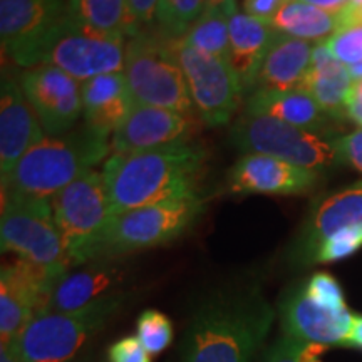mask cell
<instances>
[{"mask_svg":"<svg viewBox=\"0 0 362 362\" xmlns=\"http://www.w3.org/2000/svg\"><path fill=\"white\" fill-rule=\"evenodd\" d=\"M274 322L275 309L257 280L221 285L193 312L180 362H252Z\"/></svg>","mask_w":362,"mask_h":362,"instance_id":"1","label":"cell"},{"mask_svg":"<svg viewBox=\"0 0 362 362\" xmlns=\"http://www.w3.org/2000/svg\"><path fill=\"white\" fill-rule=\"evenodd\" d=\"M206 151L189 141L139 153H112L103 176L112 215L156 203L198 197Z\"/></svg>","mask_w":362,"mask_h":362,"instance_id":"2","label":"cell"},{"mask_svg":"<svg viewBox=\"0 0 362 362\" xmlns=\"http://www.w3.org/2000/svg\"><path fill=\"white\" fill-rule=\"evenodd\" d=\"M110 136L86 123L66 134L45 136L2 180V193L51 200L110 156Z\"/></svg>","mask_w":362,"mask_h":362,"instance_id":"3","label":"cell"},{"mask_svg":"<svg viewBox=\"0 0 362 362\" xmlns=\"http://www.w3.org/2000/svg\"><path fill=\"white\" fill-rule=\"evenodd\" d=\"M277 314L284 336L329 347H346L354 314L341 284L327 272H317L280 297Z\"/></svg>","mask_w":362,"mask_h":362,"instance_id":"4","label":"cell"},{"mask_svg":"<svg viewBox=\"0 0 362 362\" xmlns=\"http://www.w3.org/2000/svg\"><path fill=\"white\" fill-rule=\"evenodd\" d=\"M362 248V181L319 200L288 248L293 267L334 264Z\"/></svg>","mask_w":362,"mask_h":362,"instance_id":"5","label":"cell"},{"mask_svg":"<svg viewBox=\"0 0 362 362\" xmlns=\"http://www.w3.org/2000/svg\"><path fill=\"white\" fill-rule=\"evenodd\" d=\"M124 302L117 292L76 312H42L12 344L24 362H72Z\"/></svg>","mask_w":362,"mask_h":362,"instance_id":"6","label":"cell"},{"mask_svg":"<svg viewBox=\"0 0 362 362\" xmlns=\"http://www.w3.org/2000/svg\"><path fill=\"white\" fill-rule=\"evenodd\" d=\"M123 74L134 104L189 112L193 107L183 71L173 52V40L156 27L128 39Z\"/></svg>","mask_w":362,"mask_h":362,"instance_id":"7","label":"cell"},{"mask_svg":"<svg viewBox=\"0 0 362 362\" xmlns=\"http://www.w3.org/2000/svg\"><path fill=\"white\" fill-rule=\"evenodd\" d=\"M205 211L200 197L180 198L112 215L93 262L168 245L185 235Z\"/></svg>","mask_w":362,"mask_h":362,"instance_id":"8","label":"cell"},{"mask_svg":"<svg viewBox=\"0 0 362 362\" xmlns=\"http://www.w3.org/2000/svg\"><path fill=\"white\" fill-rule=\"evenodd\" d=\"M230 136L243 155L274 156L320 175L341 165L336 136L297 128L270 116L243 112Z\"/></svg>","mask_w":362,"mask_h":362,"instance_id":"9","label":"cell"},{"mask_svg":"<svg viewBox=\"0 0 362 362\" xmlns=\"http://www.w3.org/2000/svg\"><path fill=\"white\" fill-rule=\"evenodd\" d=\"M0 243L4 252H12L57 275L71 269L64 242L54 220L51 200L2 193Z\"/></svg>","mask_w":362,"mask_h":362,"instance_id":"10","label":"cell"},{"mask_svg":"<svg viewBox=\"0 0 362 362\" xmlns=\"http://www.w3.org/2000/svg\"><path fill=\"white\" fill-rule=\"evenodd\" d=\"M52 214L71 265L93 262L112 218L103 173L90 170L51 198Z\"/></svg>","mask_w":362,"mask_h":362,"instance_id":"11","label":"cell"},{"mask_svg":"<svg viewBox=\"0 0 362 362\" xmlns=\"http://www.w3.org/2000/svg\"><path fill=\"white\" fill-rule=\"evenodd\" d=\"M173 52L200 119L214 128L228 124L245 96L232 64L198 51L183 39L173 40Z\"/></svg>","mask_w":362,"mask_h":362,"instance_id":"12","label":"cell"},{"mask_svg":"<svg viewBox=\"0 0 362 362\" xmlns=\"http://www.w3.org/2000/svg\"><path fill=\"white\" fill-rule=\"evenodd\" d=\"M126 42L86 29L66 17L40 51L37 66L57 67L83 84L98 76L123 72Z\"/></svg>","mask_w":362,"mask_h":362,"instance_id":"13","label":"cell"},{"mask_svg":"<svg viewBox=\"0 0 362 362\" xmlns=\"http://www.w3.org/2000/svg\"><path fill=\"white\" fill-rule=\"evenodd\" d=\"M67 0H0L4 54L22 67L37 66L39 54L66 19Z\"/></svg>","mask_w":362,"mask_h":362,"instance_id":"14","label":"cell"},{"mask_svg":"<svg viewBox=\"0 0 362 362\" xmlns=\"http://www.w3.org/2000/svg\"><path fill=\"white\" fill-rule=\"evenodd\" d=\"M64 275L52 274L25 260H16L0 272V339L11 344L35 315L42 314L51 293Z\"/></svg>","mask_w":362,"mask_h":362,"instance_id":"15","label":"cell"},{"mask_svg":"<svg viewBox=\"0 0 362 362\" xmlns=\"http://www.w3.org/2000/svg\"><path fill=\"white\" fill-rule=\"evenodd\" d=\"M21 86L45 136H61L76 128L83 116L79 81L57 67L39 64L22 72Z\"/></svg>","mask_w":362,"mask_h":362,"instance_id":"16","label":"cell"},{"mask_svg":"<svg viewBox=\"0 0 362 362\" xmlns=\"http://www.w3.org/2000/svg\"><path fill=\"white\" fill-rule=\"evenodd\" d=\"M189 112L134 104L124 123L112 133L115 153H139L189 141L193 133Z\"/></svg>","mask_w":362,"mask_h":362,"instance_id":"17","label":"cell"},{"mask_svg":"<svg viewBox=\"0 0 362 362\" xmlns=\"http://www.w3.org/2000/svg\"><path fill=\"white\" fill-rule=\"evenodd\" d=\"M319 181L320 173L267 155H243L228 173L230 192L238 194H304Z\"/></svg>","mask_w":362,"mask_h":362,"instance_id":"18","label":"cell"},{"mask_svg":"<svg viewBox=\"0 0 362 362\" xmlns=\"http://www.w3.org/2000/svg\"><path fill=\"white\" fill-rule=\"evenodd\" d=\"M45 133L27 101L21 81L2 76L0 90V173L6 180L29 149L42 141Z\"/></svg>","mask_w":362,"mask_h":362,"instance_id":"19","label":"cell"},{"mask_svg":"<svg viewBox=\"0 0 362 362\" xmlns=\"http://www.w3.org/2000/svg\"><path fill=\"white\" fill-rule=\"evenodd\" d=\"M243 112L270 116L297 128L336 136L332 131L334 119L320 110L309 90L302 86L287 90H257L248 96Z\"/></svg>","mask_w":362,"mask_h":362,"instance_id":"20","label":"cell"},{"mask_svg":"<svg viewBox=\"0 0 362 362\" xmlns=\"http://www.w3.org/2000/svg\"><path fill=\"white\" fill-rule=\"evenodd\" d=\"M112 260H96L59 280L44 312H76L110 297L121 282V274Z\"/></svg>","mask_w":362,"mask_h":362,"instance_id":"21","label":"cell"},{"mask_svg":"<svg viewBox=\"0 0 362 362\" xmlns=\"http://www.w3.org/2000/svg\"><path fill=\"white\" fill-rule=\"evenodd\" d=\"M315 44L277 33L262 62L255 86L257 90H287L300 88L310 69Z\"/></svg>","mask_w":362,"mask_h":362,"instance_id":"22","label":"cell"},{"mask_svg":"<svg viewBox=\"0 0 362 362\" xmlns=\"http://www.w3.org/2000/svg\"><path fill=\"white\" fill-rule=\"evenodd\" d=\"M83 119L93 128L112 134L134 107V99L123 72H111L81 84Z\"/></svg>","mask_w":362,"mask_h":362,"instance_id":"23","label":"cell"},{"mask_svg":"<svg viewBox=\"0 0 362 362\" xmlns=\"http://www.w3.org/2000/svg\"><path fill=\"white\" fill-rule=\"evenodd\" d=\"M352 84L354 79L349 67L342 64L324 42L315 44L310 69L302 88L309 90L330 119L342 121L347 117V99L351 96Z\"/></svg>","mask_w":362,"mask_h":362,"instance_id":"24","label":"cell"},{"mask_svg":"<svg viewBox=\"0 0 362 362\" xmlns=\"http://www.w3.org/2000/svg\"><path fill=\"white\" fill-rule=\"evenodd\" d=\"M277 30L257 17L235 12L230 19V59L233 71L242 83L243 94H250L255 86L262 62Z\"/></svg>","mask_w":362,"mask_h":362,"instance_id":"25","label":"cell"},{"mask_svg":"<svg viewBox=\"0 0 362 362\" xmlns=\"http://www.w3.org/2000/svg\"><path fill=\"white\" fill-rule=\"evenodd\" d=\"M66 17L107 37L128 40L139 33L129 0H67Z\"/></svg>","mask_w":362,"mask_h":362,"instance_id":"26","label":"cell"},{"mask_svg":"<svg viewBox=\"0 0 362 362\" xmlns=\"http://www.w3.org/2000/svg\"><path fill=\"white\" fill-rule=\"evenodd\" d=\"M270 25L277 33L287 34L291 37L320 44L336 33L337 16L302 0H292L284 8H280L277 16L270 21Z\"/></svg>","mask_w":362,"mask_h":362,"instance_id":"27","label":"cell"},{"mask_svg":"<svg viewBox=\"0 0 362 362\" xmlns=\"http://www.w3.org/2000/svg\"><path fill=\"white\" fill-rule=\"evenodd\" d=\"M237 12L235 0H225L214 7H205L183 40L198 51L211 56L230 59V19Z\"/></svg>","mask_w":362,"mask_h":362,"instance_id":"28","label":"cell"},{"mask_svg":"<svg viewBox=\"0 0 362 362\" xmlns=\"http://www.w3.org/2000/svg\"><path fill=\"white\" fill-rule=\"evenodd\" d=\"M206 0H158L155 27L166 39L180 40L205 11Z\"/></svg>","mask_w":362,"mask_h":362,"instance_id":"29","label":"cell"},{"mask_svg":"<svg viewBox=\"0 0 362 362\" xmlns=\"http://www.w3.org/2000/svg\"><path fill=\"white\" fill-rule=\"evenodd\" d=\"M136 337L149 354L158 356L173 341V324L163 312L148 309L138 317Z\"/></svg>","mask_w":362,"mask_h":362,"instance_id":"30","label":"cell"},{"mask_svg":"<svg viewBox=\"0 0 362 362\" xmlns=\"http://www.w3.org/2000/svg\"><path fill=\"white\" fill-rule=\"evenodd\" d=\"M322 346L282 336L265 351L262 362H322Z\"/></svg>","mask_w":362,"mask_h":362,"instance_id":"31","label":"cell"},{"mask_svg":"<svg viewBox=\"0 0 362 362\" xmlns=\"http://www.w3.org/2000/svg\"><path fill=\"white\" fill-rule=\"evenodd\" d=\"M324 44L347 67L362 62V24L341 27Z\"/></svg>","mask_w":362,"mask_h":362,"instance_id":"32","label":"cell"},{"mask_svg":"<svg viewBox=\"0 0 362 362\" xmlns=\"http://www.w3.org/2000/svg\"><path fill=\"white\" fill-rule=\"evenodd\" d=\"M151 357L136 336L119 339L107 349V362H153Z\"/></svg>","mask_w":362,"mask_h":362,"instance_id":"33","label":"cell"},{"mask_svg":"<svg viewBox=\"0 0 362 362\" xmlns=\"http://www.w3.org/2000/svg\"><path fill=\"white\" fill-rule=\"evenodd\" d=\"M341 165H347L362 173V128L334 139Z\"/></svg>","mask_w":362,"mask_h":362,"instance_id":"34","label":"cell"},{"mask_svg":"<svg viewBox=\"0 0 362 362\" xmlns=\"http://www.w3.org/2000/svg\"><path fill=\"white\" fill-rule=\"evenodd\" d=\"M288 2L292 0H245L243 8L248 16L270 22L280 12V8H284Z\"/></svg>","mask_w":362,"mask_h":362,"instance_id":"35","label":"cell"},{"mask_svg":"<svg viewBox=\"0 0 362 362\" xmlns=\"http://www.w3.org/2000/svg\"><path fill=\"white\" fill-rule=\"evenodd\" d=\"M129 6L139 30L155 27L158 0H129Z\"/></svg>","mask_w":362,"mask_h":362,"instance_id":"36","label":"cell"},{"mask_svg":"<svg viewBox=\"0 0 362 362\" xmlns=\"http://www.w3.org/2000/svg\"><path fill=\"white\" fill-rule=\"evenodd\" d=\"M347 117L362 128V79L352 84L351 96L347 99Z\"/></svg>","mask_w":362,"mask_h":362,"instance_id":"37","label":"cell"},{"mask_svg":"<svg viewBox=\"0 0 362 362\" xmlns=\"http://www.w3.org/2000/svg\"><path fill=\"white\" fill-rule=\"evenodd\" d=\"M346 347L362 351V315L361 314H354L352 329H351L349 339H347L346 342Z\"/></svg>","mask_w":362,"mask_h":362,"instance_id":"38","label":"cell"},{"mask_svg":"<svg viewBox=\"0 0 362 362\" xmlns=\"http://www.w3.org/2000/svg\"><path fill=\"white\" fill-rule=\"evenodd\" d=\"M302 2L310 4V6L319 7V8H322V11H325V12L337 16V13L341 12L342 8L347 6V4H349V0H302Z\"/></svg>","mask_w":362,"mask_h":362,"instance_id":"39","label":"cell"},{"mask_svg":"<svg viewBox=\"0 0 362 362\" xmlns=\"http://www.w3.org/2000/svg\"><path fill=\"white\" fill-rule=\"evenodd\" d=\"M0 362H24L19 352L16 351L13 344H2L0 347Z\"/></svg>","mask_w":362,"mask_h":362,"instance_id":"40","label":"cell"},{"mask_svg":"<svg viewBox=\"0 0 362 362\" xmlns=\"http://www.w3.org/2000/svg\"><path fill=\"white\" fill-rule=\"evenodd\" d=\"M349 72L354 81H361L362 79V62H357L354 66H349Z\"/></svg>","mask_w":362,"mask_h":362,"instance_id":"41","label":"cell"},{"mask_svg":"<svg viewBox=\"0 0 362 362\" xmlns=\"http://www.w3.org/2000/svg\"><path fill=\"white\" fill-rule=\"evenodd\" d=\"M225 2V0H206V7H214V6H218V4Z\"/></svg>","mask_w":362,"mask_h":362,"instance_id":"42","label":"cell"}]
</instances>
